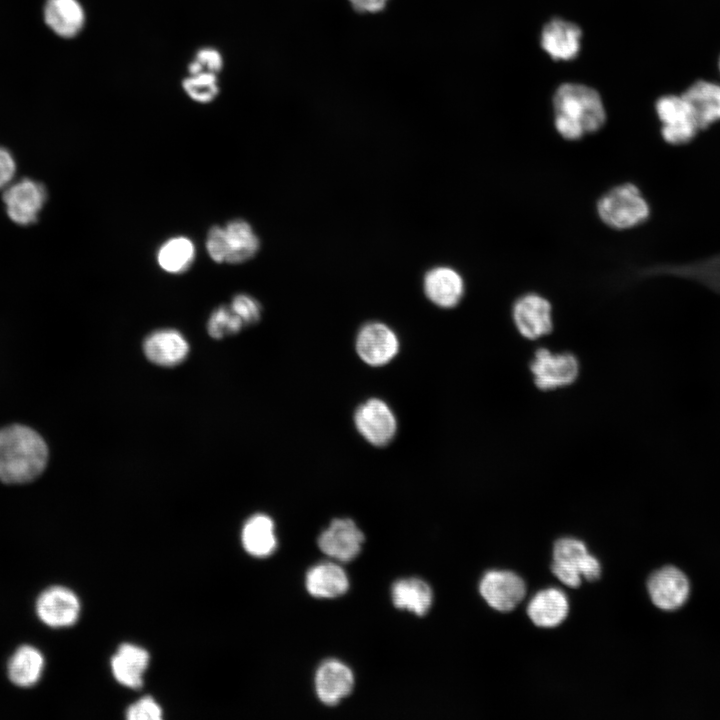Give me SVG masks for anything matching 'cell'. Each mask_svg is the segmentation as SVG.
Instances as JSON below:
<instances>
[{"label": "cell", "mask_w": 720, "mask_h": 720, "mask_svg": "<svg viewBox=\"0 0 720 720\" xmlns=\"http://www.w3.org/2000/svg\"><path fill=\"white\" fill-rule=\"evenodd\" d=\"M47 460V445L32 428L14 424L0 429L1 482H31L44 471Z\"/></svg>", "instance_id": "6da1fadb"}, {"label": "cell", "mask_w": 720, "mask_h": 720, "mask_svg": "<svg viewBox=\"0 0 720 720\" xmlns=\"http://www.w3.org/2000/svg\"><path fill=\"white\" fill-rule=\"evenodd\" d=\"M555 127L566 140H579L598 131L606 113L598 92L575 83L562 84L554 94Z\"/></svg>", "instance_id": "7a4b0ae2"}, {"label": "cell", "mask_w": 720, "mask_h": 720, "mask_svg": "<svg viewBox=\"0 0 720 720\" xmlns=\"http://www.w3.org/2000/svg\"><path fill=\"white\" fill-rule=\"evenodd\" d=\"M596 209L602 222L617 230L636 227L650 216L647 200L633 183L611 188L599 198Z\"/></svg>", "instance_id": "3957f363"}, {"label": "cell", "mask_w": 720, "mask_h": 720, "mask_svg": "<svg viewBox=\"0 0 720 720\" xmlns=\"http://www.w3.org/2000/svg\"><path fill=\"white\" fill-rule=\"evenodd\" d=\"M553 560L552 573L568 587H579L582 577L590 582L600 578L599 561L588 553L586 545L578 539H558L553 547Z\"/></svg>", "instance_id": "277c9868"}, {"label": "cell", "mask_w": 720, "mask_h": 720, "mask_svg": "<svg viewBox=\"0 0 720 720\" xmlns=\"http://www.w3.org/2000/svg\"><path fill=\"white\" fill-rule=\"evenodd\" d=\"M530 371L535 385L547 391L572 384L578 376L579 363L571 353H553L539 348L530 363Z\"/></svg>", "instance_id": "5b68a950"}, {"label": "cell", "mask_w": 720, "mask_h": 720, "mask_svg": "<svg viewBox=\"0 0 720 720\" xmlns=\"http://www.w3.org/2000/svg\"><path fill=\"white\" fill-rule=\"evenodd\" d=\"M656 112L662 123L661 135L671 145H684L697 135L699 127L682 96L666 95L656 102Z\"/></svg>", "instance_id": "8992f818"}, {"label": "cell", "mask_w": 720, "mask_h": 720, "mask_svg": "<svg viewBox=\"0 0 720 720\" xmlns=\"http://www.w3.org/2000/svg\"><path fill=\"white\" fill-rule=\"evenodd\" d=\"M80 611L79 598L64 586H51L45 589L35 603L38 619L51 628H66L74 625L79 619Z\"/></svg>", "instance_id": "52a82bcc"}, {"label": "cell", "mask_w": 720, "mask_h": 720, "mask_svg": "<svg viewBox=\"0 0 720 720\" xmlns=\"http://www.w3.org/2000/svg\"><path fill=\"white\" fill-rule=\"evenodd\" d=\"M354 423L362 437L374 446H385L397 431L396 417L381 399L371 398L355 411Z\"/></svg>", "instance_id": "ba28073f"}, {"label": "cell", "mask_w": 720, "mask_h": 720, "mask_svg": "<svg viewBox=\"0 0 720 720\" xmlns=\"http://www.w3.org/2000/svg\"><path fill=\"white\" fill-rule=\"evenodd\" d=\"M479 591L490 607L500 612H509L524 599L526 584L512 571L490 570L482 577Z\"/></svg>", "instance_id": "9c48e42d"}, {"label": "cell", "mask_w": 720, "mask_h": 720, "mask_svg": "<svg viewBox=\"0 0 720 720\" xmlns=\"http://www.w3.org/2000/svg\"><path fill=\"white\" fill-rule=\"evenodd\" d=\"M46 199L45 187L29 178L10 185L3 194V202L9 218L19 225L34 223Z\"/></svg>", "instance_id": "30bf717a"}, {"label": "cell", "mask_w": 720, "mask_h": 720, "mask_svg": "<svg viewBox=\"0 0 720 720\" xmlns=\"http://www.w3.org/2000/svg\"><path fill=\"white\" fill-rule=\"evenodd\" d=\"M512 317L518 332L530 340L548 335L553 328L551 304L536 293L520 296L513 304Z\"/></svg>", "instance_id": "8fae6325"}, {"label": "cell", "mask_w": 720, "mask_h": 720, "mask_svg": "<svg viewBox=\"0 0 720 720\" xmlns=\"http://www.w3.org/2000/svg\"><path fill=\"white\" fill-rule=\"evenodd\" d=\"M356 351L361 360L374 367L389 363L399 351L395 332L381 322L362 326L356 337Z\"/></svg>", "instance_id": "7c38bea8"}, {"label": "cell", "mask_w": 720, "mask_h": 720, "mask_svg": "<svg viewBox=\"0 0 720 720\" xmlns=\"http://www.w3.org/2000/svg\"><path fill=\"white\" fill-rule=\"evenodd\" d=\"M647 588L653 604L667 611L680 608L690 592L686 575L674 566H665L651 574Z\"/></svg>", "instance_id": "4fadbf2b"}, {"label": "cell", "mask_w": 720, "mask_h": 720, "mask_svg": "<svg viewBox=\"0 0 720 720\" xmlns=\"http://www.w3.org/2000/svg\"><path fill=\"white\" fill-rule=\"evenodd\" d=\"M364 539L353 520L335 519L319 536L318 546L330 557L349 561L359 554Z\"/></svg>", "instance_id": "5bb4252c"}, {"label": "cell", "mask_w": 720, "mask_h": 720, "mask_svg": "<svg viewBox=\"0 0 720 720\" xmlns=\"http://www.w3.org/2000/svg\"><path fill=\"white\" fill-rule=\"evenodd\" d=\"M424 292L435 305L452 308L461 301L464 295V281L453 268L438 266L425 274Z\"/></svg>", "instance_id": "9a60e30c"}, {"label": "cell", "mask_w": 720, "mask_h": 720, "mask_svg": "<svg viewBox=\"0 0 720 720\" xmlns=\"http://www.w3.org/2000/svg\"><path fill=\"white\" fill-rule=\"evenodd\" d=\"M581 35L576 24L556 18L544 26L541 46L555 60H571L580 50Z\"/></svg>", "instance_id": "2e32d148"}, {"label": "cell", "mask_w": 720, "mask_h": 720, "mask_svg": "<svg viewBox=\"0 0 720 720\" xmlns=\"http://www.w3.org/2000/svg\"><path fill=\"white\" fill-rule=\"evenodd\" d=\"M353 685L354 678L351 670L336 660L325 662L316 673V693L326 705L337 704L351 693Z\"/></svg>", "instance_id": "e0dca14e"}, {"label": "cell", "mask_w": 720, "mask_h": 720, "mask_svg": "<svg viewBox=\"0 0 720 720\" xmlns=\"http://www.w3.org/2000/svg\"><path fill=\"white\" fill-rule=\"evenodd\" d=\"M144 352L146 357L157 365L175 366L186 358L189 345L177 330L162 329L145 339Z\"/></svg>", "instance_id": "ac0fdd59"}, {"label": "cell", "mask_w": 720, "mask_h": 720, "mask_svg": "<svg viewBox=\"0 0 720 720\" xmlns=\"http://www.w3.org/2000/svg\"><path fill=\"white\" fill-rule=\"evenodd\" d=\"M681 96L688 103L699 130L720 120V85L699 80Z\"/></svg>", "instance_id": "d6986e66"}, {"label": "cell", "mask_w": 720, "mask_h": 720, "mask_svg": "<svg viewBox=\"0 0 720 720\" xmlns=\"http://www.w3.org/2000/svg\"><path fill=\"white\" fill-rule=\"evenodd\" d=\"M569 602L566 594L557 588H548L534 595L527 607V614L538 627L553 628L568 616Z\"/></svg>", "instance_id": "ffe728a7"}, {"label": "cell", "mask_w": 720, "mask_h": 720, "mask_svg": "<svg viewBox=\"0 0 720 720\" xmlns=\"http://www.w3.org/2000/svg\"><path fill=\"white\" fill-rule=\"evenodd\" d=\"M149 664L148 652L137 645L124 643L111 658L114 678L123 686L138 688Z\"/></svg>", "instance_id": "44dd1931"}, {"label": "cell", "mask_w": 720, "mask_h": 720, "mask_svg": "<svg viewBox=\"0 0 720 720\" xmlns=\"http://www.w3.org/2000/svg\"><path fill=\"white\" fill-rule=\"evenodd\" d=\"M45 659L39 649L31 645L20 646L7 664L9 680L19 688L34 687L41 679Z\"/></svg>", "instance_id": "7402d4cb"}, {"label": "cell", "mask_w": 720, "mask_h": 720, "mask_svg": "<svg viewBox=\"0 0 720 720\" xmlns=\"http://www.w3.org/2000/svg\"><path fill=\"white\" fill-rule=\"evenodd\" d=\"M658 272L694 281L720 294V253L685 263L664 265Z\"/></svg>", "instance_id": "603a6c76"}, {"label": "cell", "mask_w": 720, "mask_h": 720, "mask_svg": "<svg viewBox=\"0 0 720 720\" xmlns=\"http://www.w3.org/2000/svg\"><path fill=\"white\" fill-rule=\"evenodd\" d=\"M226 263L240 264L255 256L260 241L251 225L243 219L229 221L224 227Z\"/></svg>", "instance_id": "cb8c5ba5"}, {"label": "cell", "mask_w": 720, "mask_h": 720, "mask_svg": "<svg viewBox=\"0 0 720 720\" xmlns=\"http://www.w3.org/2000/svg\"><path fill=\"white\" fill-rule=\"evenodd\" d=\"M84 11L77 0H47L44 20L57 35L71 38L78 34L84 24Z\"/></svg>", "instance_id": "d4e9b609"}, {"label": "cell", "mask_w": 720, "mask_h": 720, "mask_svg": "<svg viewBox=\"0 0 720 720\" xmlns=\"http://www.w3.org/2000/svg\"><path fill=\"white\" fill-rule=\"evenodd\" d=\"M349 587L345 572L336 564L323 563L311 568L306 575L308 592L319 598H334Z\"/></svg>", "instance_id": "484cf974"}, {"label": "cell", "mask_w": 720, "mask_h": 720, "mask_svg": "<svg viewBox=\"0 0 720 720\" xmlns=\"http://www.w3.org/2000/svg\"><path fill=\"white\" fill-rule=\"evenodd\" d=\"M242 544L255 557H266L276 548L277 540L272 519L265 514L250 517L242 529Z\"/></svg>", "instance_id": "4316f807"}, {"label": "cell", "mask_w": 720, "mask_h": 720, "mask_svg": "<svg viewBox=\"0 0 720 720\" xmlns=\"http://www.w3.org/2000/svg\"><path fill=\"white\" fill-rule=\"evenodd\" d=\"M392 599L398 609H405L424 616L432 605L433 595L427 583L411 578L399 580L393 584Z\"/></svg>", "instance_id": "83f0119b"}, {"label": "cell", "mask_w": 720, "mask_h": 720, "mask_svg": "<svg viewBox=\"0 0 720 720\" xmlns=\"http://www.w3.org/2000/svg\"><path fill=\"white\" fill-rule=\"evenodd\" d=\"M196 249L193 241L186 236L167 239L158 248L156 259L162 270L171 274L186 272L193 264Z\"/></svg>", "instance_id": "f1b7e54d"}, {"label": "cell", "mask_w": 720, "mask_h": 720, "mask_svg": "<svg viewBox=\"0 0 720 720\" xmlns=\"http://www.w3.org/2000/svg\"><path fill=\"white\" fill-rule=\"evenodd\" d=\"M183 88L190 98L200 103L212 101L219 91L216 74L210 71L190 75L183 81Z\"/></svg>", "instance_id": "f546056e"}, {"label": "cell", "mask_w": 720, "mask_h": 720, "mask_svg": "<svg viewBox=\"0 0 720 720\" xmlns=\"http://www.w3.org/2000/svg\"><path fill=\"white\" fill-rule=\"evenodd\" d=\"M243 326L244 323L231 307L222 305L211 314L207 329L211 337L219 339L239 332Z\"/></svg>", "instance_id": "4dcf8cb0"}, {"label": "cell", "mask_w": 720, "mask_h": 720, "mask_svg": "<svg viewBox=\"0 0 720 720\" xmlns=\"http://www.w3.org/2000/svg\"><path fill=\"white\" fill-rule=\"evenodd\" d=\"M231 309L240 317L244 325L256 323L261 316V305L252 296L237 294L233 297Z\"/></svg>", "instance_id": "1f68e13d"}, {"label": "cell", "mask_w": 720, "mask_h": 720, "mask_svg": "<svg viewBox=\"0 0 720 720\" xmlns=\"http://www.w3.org/2000/svg\"><path fill=\"white\" fill-rule=\"evenodd\" d=\"M160 705L150 696L141 699L130 705L126 711V718L129 720H159L162 718Z\"/></svg>", "instance_id": "d6a6232c"}, {"label": "cell", "mask_w": 720, "mask_h": 720, "mask_svg": "<svg viewBox=\"0 0 720 720\" xmlns=\"http://www.w3.org/2000/svg\"><path fill=\"white\" fill-rule=\"evenodd\" d=\"M206 250L214 262L223 263L226 261L224 228L222 226L214 225L209 229L206 238Z\"/></svg>", "instance_id": "836d02e7"}, {"label": "cell", "mask_w": 720, "mask_h": 720, "mask_svg": "<svg viewBox=\"0 0 720 720\" xmlns=\"http://www.w3.org/2000/svg\"><path fill=\"white\" fill-rule=\"evenodd\" d=\"M196 61H198L205 71L218 72L222 67V58L220 53L211 48H204L197 52Z\"/></svg>", "instance_id": "e575fe53"}, {"label": "cell", "mask_w": 720, "mask_h": 720, "mask_svg": "<svg viewBox=\"0 0 720 720\" xmlns=\"http://www.w3.org/2000/svg\"><path fill=\"white\" fill-rule=\"evenodd\" d=\"M16 164L10 152L0 147V188L8 185L13 179Z\"/></svg>", "instance_id": "d590c367"}, {"label": "cell", "mask_w": 720, "mask_h": 720, "mask_svg": "<svg viewBox=\"0 0 720 720\" xmlns=\"http://www.w3.org/2000/svg\"><path fill=\"white\" fill-rule=\"evenodd\" d=\"M353 8L359 12H378L385 7L387 0H349Z\"/></svg>", "instance_id": "8d00e7d4"}, {"label": "cell", "mask_w": 720, "mask_h": 720, "mask_svg": "<svg viewBox=\"0 0 720 720\" xmlns=\"http://www.w3.org/2000/svg\"><path fill=\"white\" fill-rule=\"evenodd\" d=\"M719 69H720V61H719Z\"/></svg>", "instance_id": "74e56055"}]
</instances>
